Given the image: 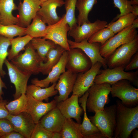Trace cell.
<instances>
[{
    "label": "cell",
    "instance_id": "b9f144b4",
    "mask_svg": "<svg viewBox=\"0 0 138 138\" xmlns=\"http://www.w3.org/2000/svg\"><path fill=\"white\" fill-rule=\"evenodd\" d=\"M8 102L7 100L0 99V119H6L9 114L5 107Z\"/></svg>",
    "mask_w": 138,
    "mask_h": 138
},
{
    "label": "cell",
    "instance_id": "9a60e30c",
    "mask_svg": "<svg viewBox=\"0 0 138 138\" xmlns=\"http://www.w3.org/2000/svg\"><path fill=\"white\" fill-rule=\"evenodd\" d=\"M68 42L70 48H78L82 50L90 60L92 66L99 62L104 69L107 68V60L103 57L100 53L99 43H90L87 40L77 42L69 39Z\"/></svg>",
    "mask_w": 138,
    "mask_h": 138
},
{
    "label": "cell",
    "instance_id": "cb8c5ba5",
    "mask_svg": "<svg viewBox=\"0 0 138 138\" xmlns=\"http://www.w3.org/2000/svg\"><path fill=\"white\" fill-rule=\"evenodd\" d=\"M17 9L14 0H0V23L5 25L17 24V18L12 14Z\"/></svg>",
    "mask_w": 138,
    "mask_h": 138
},
{
    "label": "cell",
    "instance_id": "7402d4cb",
    "mask_svg": "<svg viewBox=\"0 0 138 138\" xmlns=\"http://www.w3.org/2000/svg\"><path fill=\"white\" fill-rule=\"evenodd\" d=\"M66 119L56 107L43 116L38 123L50 132L60 133Z\"/></svg>",
    "mask_w": 138,
    "mask_h": 138
},
{
    "label": "cell",
    "instance_id": "484cf974",
    "mask_svg": "<svg viewBox=\"0 0 138 138\" xmlns=\"http://www.w3.org/2000/svg\"><path fill=\"white\" fill-rule=\"evenodd\" d=\"M56 83V82L54 83L51 86L44 88L32 84L27 85L26 94L37 100L48 101L49 97L56 95L58 92L55 89Z\"/></svg>",
    "mask_w": 138,
    "mask_h": 138
},
{
    "label": "cell",
    "instance_id": "8992f818",
    "mask_svg": "<svg viewBox=\"0 0 138 138\" xmlns=\"http://www.w3.org/2000/svg\"><path fill=\"white\" fill-rule=\"evenodd\" d=\"M24 51L10 62L22 71L30 72L32 74H38L40 73L39 65L42 61L30 42L26 46Z\"/></svg>",
    "mask_w": 138,
    "mask_h": 138
},
{
    "label": "cell",
    "instance_id": "d6986e66",
    "mask_svg": "<svg viewBox=\"0 0 138 138\" xmlns=\"http://www.w3.org/2000/svg\"><path fill=\"white\" fill-rule=\"evenodd\" d=\"M77 75L67 70L61 75L55 87L59 93L54 97L57 103L68 98L73 91Z\"/></svg>",
    "mask_w": 138,
    "mask_h": 138
},
{
    "label": "cell",
    "instance_id": "3957f363",
    "mask_svg": "<svg viewBox=\"0 0 138 138\" xmlns=\"http://www.w3.org/2000/svg\"><path fill=\"white\" fill-rule=\"evenodd\" d=\"M125 67L122 66L112 68L100 69L95 78L94 83H106L111 85L119 80L126 79L138 87V70L134 72L125 71L124 70Z\"/></svg>",
    "mask_w": 138,
    "mask_h": 138
},
{
    "label": "cell",
    "instance_id": "d6a6232c",
    "mask_svg": "<svg viewBox=\"0 0 138 138\" xmlns=\"http://www.w3.org/2000/svg\"><path fill=\"white\" fill-rule=\"evenodd\" d=\"M137 17L131 13L120 16L115 21H112L107 24L105 27L109 28L115 34L132 25L134 20Z\"/></svg>",
    "mask_w": 138,
    "mask_h": 138
},
{
    "label": "cell",
    "instance_id": "ee69618b",
    "mask_svg": "<svg viewBox=\"0 0 138 138\" xmlns=\"http://www.w3.org/2000/svg\"><path fill=\"white\" fill-rule=\"evenodd\" d=\"M1 76L0 73V99H3L2 96L4 93L3 91V89H7V87L5 83L3 81L1 78Z\"/></svg>",
    "mask_w": 138,
    "mask_h": 138
},
{
    "label": "cell",
    "instance_id": "ab89813d",
    "mask_svg": "<svg viewBox=\"0 0 138 138\" xmlns=\"http://www.w3.org/2000/svg\"><path fill=\"white\" fill-rule=\"evenodd\" d=\"M13 131H14L13 126L8 120L7 119H0V138Z\"/></svg>",
    "mask_w": 138,
    "mask_h": 138
},
{
    "label": "cell",
    "instance_id": "9c48e42d",
    "mask_svg": "<svg viewBox=\"0 0 138 138\" xmlns=\"http://www.w3.org/2000/svg\"><path fill=\"white\" fill-rule=\"evenodd\" d=\"M70 29V26L66 21L64 14L57 23L48 26L47 33L43 38L51 40L68 51L70 49L67 36Z\"/></svg>",
    "mask_w": 138,
    "mask_h": 138
},
{
    "label": "cell",
    "instance_id": "ba28073f",
    "mask_svg": "<svg viewBox=\"0 0 138 138\" xmlns=\"http://www.w3.org/2000/svg\"><path fill=\"white\" fill-rule=\"evenodd\" d=\"M110 93L112 97L118 98L127 107L138 105V89L127 80H121L111 85Z\"/></svg>",
    "mask_w": 138,
    "mask_h": 138
},
{
    "label": "cell",
    "instance_id": "f6af8a7d",
    "mask_svg": "<svg viewBox=\"0 0 138 138\" xmlns=\"http://www.w3.org/2000/svg\"><path fill=\"white\" fill-rule=\"evenodd\" d=\"M133 8L132 13L133 14L137 17L138 15V6L137 5H133Z\"/></svg>",
    "mask_w": 138,
    "mask_h": 138
},
{
    "label": "cell",
    "instance_id": "5b68a950",
    "mask_svg": "<svg viewBox=\"0 0 138 138\" xmlns=\"http://www.w3.org/2000/svg\"><path fill=\"white\" fill-rule=\"evenodd\" d=\"M137 35V31L132 25L125 28L100 45L101 55L107 60L118 48L132 41Z\"/></svg>",
    "mask_w": 138,
    "mask_h": 138
},
{
    "label": "cell",
    "instance_id": "ffe728a7",
    "mask_svg": "<svg viewBox=\"0 0 138 138\" xmlns=\"http://www.w3.org/2000/svg\"><path fill=\"white\" fill-rule=\"evenodd\" d=\"M64 0H48L42 3L37 14L48 26L55 24L61 19L56 12L57 8L64 5Z\"/></svg>",
    "mask_w": 138,
    "mask_h": 138
},
{
    "label": "cell",
    "instance_id": "f35d334b",
    "mask_svg": "<svg viewBox=\"0 0 138 138\" xmlns=\"http://www.w3.org/2000/svg\"><path fill=\"white\" fill-rule=\"evenodd\" d=\"M53 132L41 126L38 123L36 124L30 138H52Z\"/></svg>",
    "mask_w": 138,
    "mask_h": 138
},
{
    "label": "cell",
    "instance_id": "ac0fdd59",
    "mask_svg": "<svg viewBox=\"0 0 138 138\" xmlns=\"http://www.w3.org/2000/svg\"><path fill=\"white\" fill-rule=\"evenodd\" d=\"M6 119L12 124L14 131L20 133L25 138H30L36 124L28 113L23 112L16 115L9 114Z\"/></svg>",
    "mask_w": 138,
    "mask_h": 138
},
{
    "label": "cell",
    "instance_id": "f1b7e54d",
    "mask_svg": "<svg viewBox=\"0 0 138 138\" xmlns=\"http://www.w3.org/2000/svg\"><path fill=\"white\" fill-rule=\"evenodd\" d=\"M32 39L30 36L26 35L10 39L11 47L8 51L7 59L11 61L18 55L20 51L25 50L26 46Z\"/></svg>",
    "mask_w": 138,
    "mask_h": 138
},
{
    "label": "cell",
    "instance_id": "e0dca14e",
    "mask_svg": "<svg viewBox=\"0 0 138 138\" xmlns=\"http://www.w3.org/2000/svg\"><path fill=\"white\" fill-rule=\"evenodd\" d=\"M26 94L28 99L27 112L31 116L36 124L39 122L43 116L56 106L57 103L55 99L50 102H44Z\"/></svg>",
    "mask_w": 138,
    "mask_h": 138
},
{
    "label": "cell",
    "instance_id": "7c38bea8",
    "mask_svg": "<svg viewBox=\"0 0 138 138\" xmlns=\"http://www.w3.org/2000/svg\"><path fill=\"white\" fill-rule=\"evenodd\" d=\"M102 66V64L97 62L85 72L77 74L72 94L77 95L79 98L82 97L93 84Z\"/></svg>",
    "mask_w": 138,
    "mask_h": 138
},
{
    "label": "cell",
    "instance_id": "f907efd6",
    "mask_svg": "<svg viewBox=\"0 0 138 138\" xmlns=\"http://www.w3.org/2000/svg\"><path fill=\"white\" fill-rule=\"evenodd\" d=\"M39 0L41 2V3H42L44 2L48 1V0Z\"/></svg>",
    "mask_w": 138,
    "mask_h": 138
},
{
    "label": "cell",
    "instance_id": "44dd1931",
    "mask_svg": "<svg viewBox=\"0 0 138 138\" xmlns=\"http://www.w3.org/2000/svg\"><path fill=\"white\" fill-rule=\"evenodd\" d=\"M67 55V51H65L59 62L52 68L46 78L41 80L34 78L31 80V83L42 88H46L49 87L50 83L56 82L61 75L65 71Z\"/></svg>",
    "mask_w": 138,
    "mask_h": 138
},
{
    "label": "cell",
    "instance_id": "60d3db41",
    "mask_svg": "<svg viewBox=\"0 0 138 138\" xmlns=\"http://www.w3.org/2000/svg\"><path fill=\"white\" fill-rule=\"evenodd\" d=\"M133 56L131 60L125 66L124 70L125 71L127 72L138 68V52Z\"/></svg>",
    "mask_w": 138,
    "mask_h": 138
},
{
    "label": "cell",
    "instance_id": "4dcf8cb0",
    "mask_svg": "<svg viewBox=\"0 0 138 138\" xmlns=\"http://www.w3.org/2000/svg\"><path fill=\"white\" fill-rule=\"evenodd\" d=\"M27 95L23 94L18 98L8 102L5 107L9 114L16 115L22 112H27Z\"/></svg>",
    "mask_w": 138,
    "mask_h": 138
},
{
    "label": "cell",
    "instance_id": "4316f807",
    "mask_svg": "<svg viewBox=\"0 0 138 138\" xmlns=\"http://www.w3.org/2000/svg\"><path fill=\"white\" fill-rule=\"evenodd\" d=\"M30 43L44 62L47 61L46 56L48 52L57 45L51 40L41 37L32 38Z\"/></svg>",
    "mask_w": 138,
    "mask_h": 138
},
{
    "label": "cell",
    "instance_id": "f546056e",
    "mask_svg": "<svg viewBox=\"0 0 138 138\" xmlns=\"http://www.w3.org/2000/svg\"><path fill=\"white\" fill-rule=\"evenodd\" d=\"M97 2V0H78L76 8L79 12L76 19L78 25L85 22H90L88 19V14Z\"/></svg>",
    "mask_w": 138,
    "mask_h": 138
},
{
    "label": "cell",
    "instance_id": "8fae6325",
    "mask_svg": "<svg viewBox=\"0 0 138 138\" xmlns=\"http://www.w3.org/2000/svg\"><path fill=\"white\" fill-rule=\"evenodd\" d=\"M65 68L73 73H84L92 66L89 58L81 49L70 48L67 51Z\"/></svg>",
    "mask_w": 138,
    "mask_h": 138
},
{
    "label": "cell",
    "instance_id": "6da1fadb",
    "mask_svg": "<svg viewBox=\"0 0 138 138\" xmlns=\"http://www.w3.org/2000/svg\"><path fill=\"white\" fill-rule=\"evenodd\" d=\"M116 126L113 138H129L132 131L138 127V106L127 107L116 101Z\"/></svg>",
    "mask_w": 138,
    "mask_h": 138
},
{
    "label": "cell",
    "instance_id": "681fc988",
    "mask_svg": "<svg viewBox=\"0 0 138 138\" xmlns=\"http://www.w3.org/2000/svg\"><path fill=\"white\" fill-rule=\"evenodd\" d=\"M132 5L138 4V0H133L131 1Z\"/></svg>",
    "mask_w": 138,
    "mask_h": 138
},
{
    "label": "cell",
    "instance_id": "e575fe53",
    "mask_svg": "<svg viewBox=\"0 0 138 138\" xmlns=\"http://www.w3.org/2000/svg\"><path fill=\"white\" fill-rule=\"evenodd\" d=\"M77 1L65 0L64 1V5L66 10V13L65 14V19L70 26V29L77 25L75 14Z\"/></svg>",
    "mask_w": 138,
    "mask_h": 138
},
{
    "label": "cell",
    "instance_id": "4fadbf2b",
    "mask_svg": "<svg viewBox=\"0 0 138 138\" xmlns=\"http://www.w3.org/2000/svg\"><path fill=\"white\" fill-rule=\"evenodd\" d=\"M107 24V21L99 19L93 23L85 22L80 25H77L70 29L68 34L72 37L76 42L88 40L92 35L105 27Z\"/></svg>",
    "mask_w": 138,
    "mask_h": 138
},
{
    "label": "cell",
    "instance_id": "52a82bcc",
    "mask_svg": "<svg viewBox=\"0 0 138 138\" xmlns=\"http://www.w3.org/2000/svg\"><path fill=\"white\" fill-rule=\"evenodd\" d=\"M138 51V36L128 43L117 49L107 59V66L110 68L126 66Z\"/></svg>",
    "mask_w": 138,
    "mask_h": 138
},
{
    "label": "cell",
    "instance_id": "836d02e7",
    "mask_svg": "<svg viewBox=\"0 0 138 138\" xmlns=\"http://www.w3.org/2000/svg\"><path fill=\"white\" fill-rule=\"evenodd\" d=\"M25 27L17 24L5 25L0 23V35L11 39L16 36L25 35Z\"/></svg>",
    "mask_w": 138,
    "mask_h": 138
},
{
    "label": "cell",
    "instance_id": "74e56055",
    "mask_svg": "<svg viewBox=\"0 0 138 138\" xmlns=\"http://www.w3.org/2000/svg\"><path fill=\"white\" fill-rule=\"evenodd\" d=\"M115 7L119 10L120 14L118 15L114 20L117 19L121 16L131 12L133 6L131 1L128 0H113Z\"/></svg>",
    "mask_w": 138,
    "mask_h": 138
},
{
    "label": "cell",
    "instance_id": "5bb4252c",
    "mask_svg": "<svg viewBox=\"0 0 138 138\" xmlns=\"http://www.w3.org/2000/svg\"><path fill=\"white\" fill-rule=\"evenodd\" d=\"M41 4L39 0H23L22 2L20 1L17 25L23 27L28 26L37 15Z\"/></svg>",
    "mask_w": 138,
    "mask_h": 138
},
{
    "label": "cell",
    "instance_id": "2e32d148",
    "mask_svg": "<svg viewBox=\"0 0 138 138\" xmlns=\"http://www.w3.org/2000/svg\"><path fill=\"white\" fill-rule=\"evenodd\" d=\"M78 98L77 95L72 94L70 98L57 103L56 107L66 119H74L77 123L81 124V116L84 111L79 106Z\"/></svg>",
    "mask_w": 138,
    "mask_h": 138
},
{
    "label": "cell",
    "instance_id": "d590c367",
    "mask_svg": "<svg viewBox=\"0 0 138 138\" xmlns=\"http://www.w3.org/2000/svg\"><path fill=\"white\" fill-rule=\"evenodd\" d=\"M114 35L111 30L105 27L94 34L89 38L88 41L90 43H99L101 45Z\"/></svg>",
    "mask_w": 138,
    "mask_h": 138
},
{
    "label": "cell",
    "instance_id": "816d5d0a",
    "mask_svg": "<svg viewBox=\"0 0 138 138\" xmlns=\"http://www.w3.org/2000/svg\"><path fill=\"white\" fill-rule=\"evenodd\" d=\"M132 0H131V1H132Z\"/></svg>",
    "mask_w": 138,
    "mask_h": 138
},
{
    "label": "cell",
    "instance_id": "1f68e13d",
    "mask_svg": "<svg viewBox=\"0 0 138 138\" xmlns=\"http://www.w3.org/2000/svg\"><path fill=\"white\" fill-rule=\"evenodd\" d=\"M79 124L72 118L66 119L60 132L61 138H84L78 128Z\"/></svg>",
    "mask_w": 138,
    "mask_h": 138
},
{
    "label": "cell",
    "instance_id": "277c9868",
    "mask_svg": "<svg viewBox=\"0 0 138 138\" xmlns=\"http://www.w3.org/2000/svg\"><path fill=\"white\" fill-rule=\"evenodd\" d=\"M111 85L106 83H94L88 90V95L86 107L89 112L95 113L103 110L108 100Z\"/></svg>",
    "mask_w": 138,
    "mask_h": 138
},
{
    "label": "cell",
    "instance_id": "c3c4849f",
    "mask_svg": "<svg viewBox=\"0 0 138 138\" xmlns=\"http://www.w3.org/2000/svg\"><path fill=\"white\" fill-rule=\"evenodd\" d=\"M52 138H61L60 133L58 132H53Z\"/></svg>",
    "mask_w": 138,
    "mask_h": 138
},
{
    "label": "cell",
    "instance_id": "83f0119b",
    "mask_svg": "<svg viewBox=\"0 0 138 138\" xmlns=\"http://www.w3.org/2000/svg\"><path fill=\"white\" fill-rule=\"evenodd\" d=\"M48 28V26L46 25L41 17L37 14L31 23L26 28L25 34L32 38H43L47 33Z\"/></svg>",
    "mask_w": 138,
    "mask_h": 138
},
{
    "label": "cell",
    "instance_id": "7a4b0ae2",
    "mask_svg": "<svg viewBox=\"0 0 138 138\" xmlns=\"http://www.w3.org/2000/svg\"><path fill=\"white\" fill-rule=\"evenodd\" d=\"M116 104L96 112L95 115L89 117V119L106 138H113L116 126Z\"/></svg>",
    "mask_w": 138,
    "mask_h": 138
},
{
    "label": "cell",
    "instance_id": "30bf717a",
    "mask_svg": "<svg viewBox=\"0 0 138 138\" xmlns=\"http://www.w3.org/2000/svg\"><path fill=\"white\" fill-rule=\"evenodd\" d=\"M4 64L7 68L10 82L15 87V92L13 96L15 99L22 94H26L28 81L32 74L30 72L19 69L7 59Z\"/></svg>",
    "mask_w": 138,
    "mask_h": 138
},
{
    "label": "cell",
    "instance_id": "8d00e7d4",
    "mask_svg": "<svg viewBox=\"0 0 138 138\" xmlns=\"http://www.w3.org/2000/svg\"><path fill=\"white\" fill-rule=\"evenodd\" d=\"M10 40L0 35V73L2 77L6 74L3 70V66L8 55V48L10 45Z\"/></svg>",
    "mask_w": 138,
    "mask_h": 138
},
{
    "label": "cell",
    "instance_id": "7dc6e473",
    "mask_svg": "<svg viewBox=\"0 0 138 138\" xmlns=\"http://www.w3.org/2000/svg\"><path fill=\"white\" fill-rule=\"evenodd\" d=\"M132 25L133 27L135 29L138 27V18L137 17L133 21Z\"/></svg>",
    "mask_w": 138,
    "mask_h": 138
},
{
    "label": "cell",
    "instance_id": "603a6c76",
    "mask_svg": "<svg viewBox=\"0 0 138 138\" xmlns=\"http://www.w3.org/2000/svg\"><path fill=\"white\" fill-rule=\"evenodd\" d=\"M88 95L87 91L79 98V102L81 103V106L83 108L84 116L82 124H79L78 127L81 133L84 136V138L86 136L101 133L99 129L91 122L87 115L86 111V104Z\"/></svg>",
    "mask_w": 138,
    "mask_h": 138
},
{
    "label": "cell",
    "instance_id": "bcb514c9",
    "mask_svg": "<svg viewBox=\"0 0 138 138\" xmlns=\"http://www.w3.org/2000/svg\"><path fill=\"white\" fill-rule=\"evenodd\" d=\"M131 133H132V138H138V131L136 128L133 130Z\"/></svg>",
    "mask_w": 138,
    "mask_h": 138
},
{
    "label": "cell",
    "instance_id": "7bdbcfd3",
    "mask_svg": "<svg viewBox=\"0 0 138 138\" xmlns=\"http://www.w3.org/2000/svg\"><path fill=\"white\" fill-rule=\"evenodd\" d=\"M1 138H25V137L19 133L13 131L2 136Z\"/></svg>",
    "mask_w": 138,
    "mask_h": 138
},
{
    "label": "cell",
    "instance_id": "d4e9b609",
    "mask_svg": "<svg viewBox=\"0 0 138 138\" xmlns=\"http://www.w3.org/2000/svg\"><path fill=\"white\" fill-rule=\"evenodd\" d=\"M65 51L63 48L57 45L55 47L50 49L46 55V61L45 62L42 61L40 63V72L44 75H48L59 62Z\"/></svg>",
    "mask_w": 138,
    "mask_h": 138
}]
</instances>
